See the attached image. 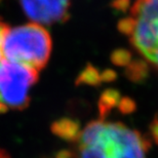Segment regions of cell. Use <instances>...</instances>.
I'll return each mask as SVG.
<instances>
[{
    "label": "cell",
    "mask_w": 158,
    "mask_h": 158,
    "mask_svg": "<svg viewBox=\"0 0 158 158\" xmlns=\"http://www.w3.org/2000/svg\"><path fill=\"white\" fill-rule=\"evenodd\" d=\"M73 158H147L151 141L121 122L94 120L77 140Z\"/></svg>",
    "instance_id": "cell-1"
},
{
    "label": "cell",
    "mask_w": 158,
    "mask_h": 158,
    "mask_svg": "<svg viewBox=\"0 0 158 158\" xmlns=\"http://www.w3.org/2000/svg\"><path fill=\"white\" fill-rule=\"evenodd\" d=\"M52 48L49 32L33 22L17 27L7 26L3 33L2 58L38 72L48 63Z\"/></svg>",
    "instance_id": "cell-2"
},
{
    "label": "cell",
    "mask_w": 158,
    "mask_h": 158,
    "mask_svg": "<svg viewBox=\"0 0 158 158\" xmlns=\"http://www.w3.org/2000/svg\"><path fill=\"white\" fill-rule=\"evenodd\" d=\"M132 46L158 70V0H138L118 25Z\"/></svg>",
    "instance_id": "cell-3"
},
{
    "label": "cell",
    "mask_w": 158,
    "mask_h": 158,
    "mask_svg": "<svg viewBox=\"0 0 158 158\" xmlns=\"http://www.w3.org/2000/svg\"><path fill=\"white\" fill-rule=\"evenodd\" d=\"M38 80V71L2 59L0 62V113L24 110L30 91Z\"/></svg>",
    "instance_id": "cell-4"
},
{
    "label": "cell",
    "mask_w": 158,
    "mask_h": 158,
    "mask_svg": "<svg viewBox=\"0 0 158 158\" xmlns=\"http://www.w3.org/2000/svg\"><path fill=\"white\" fill-rule=\"evenodd\" d=\"M25 15L33 23L52 25L69 18L70 0H20Z\"/></svg>",
    "instance_id": "cell-5"
},
{
    "label": "cell",
    "mask_w": 158,
    "mask_h": 158,
    "mask_svg": "<svg viewBox=\"0 0 158 158\" xmlns=\"http://www.w3.org/2000/svg\"><path fill=\"white\" fill-rule=\"evenodd\" d=\"M52 131L63 140L76 143L81 132V126L77 120L65 117L53 122Z\"/></svg>",
    "instance_id": "cell-6"
},
{
    "label": "cell",
    "mask_w": 158,
    "mask_h": 158,
    "mask_svg": "<svg viewBox=\"0 0 158 158\" xmlns=\"http://www.w3.org/2000/svg\"><path fill=\"white\" fill-rule=\"evenodd\" d=\"M120 99H121V94L118 90L109 88L104 91L98 102L100 119H105V117H107L109 113L114 109V107H117Z\"/></svg>",
    "instance_id": "cell-7"
},
{
    "label": "cell",
    "mask_w": 158,
    "mask_h": 158,
    "mask_svg": "<svg viewBox=\"0 0 158 158\" xmlns=\"http://www.w3.org/2000/svg\"><path fill=\"white\" fill-rule=\"evenodd\" d=\"M101 82H103L102 74H100L97 69H94L93 67L85 68L81 72V74L79 75V77L76 80L77 84H87V85H98Z\"/></svg>",
    "instance_id": "cell-8"
},
{
    "label": "cell",
    "mask_w": 158,
    "mask_h": 158,
    "mask_svg": "<svg viewBox=\"0 0 158 158\" xmlns=\"http://www.w3.org/2000/svg\"><path fill=\"white\" fill-rule=\"evenodd\" d=\"M126 74H127L131 80L135 82H140L147 76L146 66L143 63H135V64L129 66Z\"/></svg>",
    "instance_id": "cell-9"
},
{
    "label": "cell",
    "mask_w": 158,
    "mask_h": 158,
    "mask_svg": "<svg viewBox=\"0 0 158 158\" xmlns=\"http://www.w3.org/2000/svg\"><path fill=\"white\" fill-rule=\"evenodd\" d=\"M117 108L119 109V111L123 113V114H131L137 108V105H135V102L134 100H131V98L128 97H121L120 99Z\"/></svg>",
    "instance_id": "cell-10"
},
{
    "label": "cell",
    "mask_w": 158,
    "mask_h": 158,
    "mask_svg": "<svg viewBox=\"0 0 158 158\" xmlns=\"http://www.w3.org/2000/svg\"><path fill=\"white\" fill-rule=\"evenodd\" d=\"M129 61V55L124 52H115L114 56H113V62L116 65L123 66L126 65Z\"/></svg>",
    "instance_id": "cell-11"
},
{
    "label": "cell",
    "mask_w": 158,
    "mask_h": 158,
    "mask_svg": "<svg viewBox=\"0 0 158 158\" xmlns=\"http://www.w3.org/2000/svg\"><path fill=\"white\" fill-rule=\"evenodd\" d=\"M149 135L153 142L158 145V118L155 117L149 124Z\"/></svg>",
    "instance_id": "cell-12"
},
{
    "label": "cell",
    "mask_w": 158,
    "mask_h": 158,
    "mask_svg": "<svg viewBox=\"0 0 158 158\" xmlns=\"http://www.w3.org/2000/svg\"><path fill=\"white\" fill-rule=\"evenodd\" d=\"M114 6L118 9L125 10L126 8L129 7V0H116L114 3Z\"/></svg>",
    "instance_id": "cell-13"
},
{
    "label": "cell",
    "mask_w": 158,
    "mask_h": 158,
    "mask_svg": "<svg viewBox=\"0 0 158 158\" xmlns=\"http://www.w3.org/2000/svg\"><path fill=\"white\" fill-rule=\"evenodd\" d=\"M6 27H7V25L5 23H3V22L0 20V62L2 61V52H1V43H2V37H3V33H4V31L6 29Z\"/></svg>",
    "instance_id": "cell-14"
},
{
    "label": "cell",
    "mask_w": 158,
    "mask_h": 158,
    "mask_svg": "<svg viewBox=\"0 0 158 158\" xmlns=\"http://www.w3.org/2000/svg\"><path fill=\"white\" fill-rule=\"evenodd\" d=\"M56 158H73V152H71V151H62V152H60L58 155H56Z\"/></svg>",
    "instance_id": "cell-15"
},
{
    "label": "cell",
    "mask_w": 158,
    "mask_h": 158,
    "mask_svg": "<svg viewBox=\"0 0 158 158\" xmlns=\"http://www.w3.org/2000/svg\"><path fill=\"white\" fill-rule=\"evenodd\" d=\"M0 158H9L8 154L5 152L4 150L0 149Z\"/></svg>",
    "instance_id": "cell-16"
}]
</instances>
